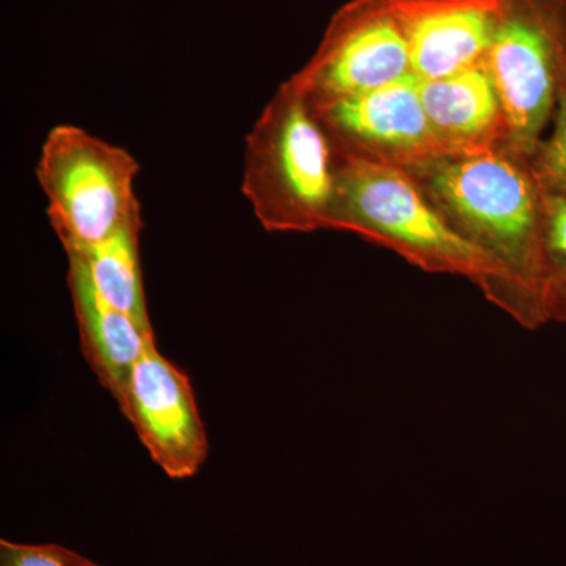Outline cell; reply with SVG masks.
I'll return each mask as SVG.
<instances>
[{
	"instance_id": "6da1fadb",
	"label": "cell",
	"mask_w": 566,
	"mask_h": 566,
	"mask_svg": "<svg viewBox=\"0 0 566 566\" xmlns=\"http://www.w3.org/2000/svg\"><path fill=\"white\" fill-rule=\"evenodd\" d=\"M433 191L485 249L506 281L515 279L535 326L547 319L543 292V193L520 166L490 151L441 164Z\"/></svg>"
},
{
	"instance_id": "7a4b0ae2",
	"label": "cell",
	"mask_w": 566,
	"mask_h": 566,
	"mask_svg": "<svg viewBox=\"0 0 566 566\" xmlns=\"http://www.w3.org/2000/svg\"><path fill=\"white\" fill-rule=\"evenodd\" d=\"M243 193L268 230L307 229L331 218V148L296 81L275 96L245 137Z\"/></svg>"
},
{
	"instance_id": "3957f363",
	"label": "cell",
	"mask_w": 566,
	"mask_h": 566,
	"mask_svg": "<svg viewBox=\"0 0 566 566\" xmlns=\"http://www.w3.org/2000/svg\"><path fill=\"white\" fill-rule=\"evenodd\" d=\"M139 170L132 153L80 126L57 125L48 133L36 178L65 252L102 243L142 218L134 192Z\"/></svg>"
},
{
	"instance_id": "277c9868",
	"label": "cell",
	"mask_w": 566,
	"mask_h": 566,
	"mask_svg": "<svg viewBox=\"0 0 566 566\" xmlns=\"http://www.w3.org/2000/svg\"><path fill=\"white\" fill-rule=\"evenodd\" d=\"M329 219L389 238L428 266L505 279L493 256L450 227L403 174L364 156L348 155L335 169Z\"/></svg>"
},
{
	"instance_id": "5b68a950",
	"label": "cell",
	"mask_w": 566,
	"mask_h": 566,
	"mask_svg": "<svg viewBox=\"0 0 566 566\" xmlns=\"http://www.w3.org/2000/svg\"><path fill=\"white\" fill-rule=\"evenodd\" d=\"M485 63L506 125L534 150L566 84V0H497Z\"/></svg>"
},
{
	"instance_id": "8992f818",
	"label": "cell",
	"mask_w": 566,
	"mask_h": 566,
	"mask_svg": "<svg viewBox=\"0 0 566 566\" xmlns=\"http://www.w3.org/2000/svg\"><path fill=\"white\" fill-rule=\"evenodd\" d=\"M412 74L411 54L389 0H356L335 14L322 48L297 76L308 103L357 95Z\"/></svg>"
},
{
	"instance_id": "52a82bcc",
	"label": "cell",
	"mask_w": 566,
	"mask_h": 566,
	"mask_svg": "<svg viewBox=\"0 0 566 566\" xmlns=\"http://www.w3.org/2000/svg\"><path fill=\"white\" fill-rule=\"evenodd\" d=\"M118 409L164 474H199L210 452L207 430L188 374L150 342L133 367Z\"/></svg>"
},
{
	"instance_id": "ba28073f",
	"label": "cell",
	"mask_w": 566,
	"mask_h": 566,
	"mask_svg": "<svg viewBox=\"0 0 566 566\" xmlns=\"http://www.w3.org/2000/svg\"><path fill=\"white\" fill-rule=\"evenodd\" d=\"M308 104L344 144L415 163L449 155L428 120L415 73L376 91Z\"/></svg>"
},
{
	"instance_id": "9c48e42d",
	"label": "cell",
	"mask_w": 566,
	"mask_h": 566,
	"mask_svg": "<svg viewBox=\"0 0 566 566\" xmlns=\"http://www.w3.org/2000/svg\"><path fill=\"white\" fill-rule=\"evenodd\" d=\"M420 81L442 80L485 62L497 0H389Z\"/></svg>"
},
{
	"instance_id": "30bf717a",
	"label": "cell",
	"mask_w": 566,
	"mask_h": 566,
	"mask_svg": "<svg viewBox=\"0 0 566 566\" xmlns=\"http://www.w3.org/2000/svg\"><path fill=\"white\" fill-rule=\"evenodd\" d=\"M69 289L82 354L99 385L118 403L134 365L147 345L156 340L155 331L147 329L104 301L84 266L70 256Z\"/></svg>"
},
{
	"instance_id": "8fae6325",
	"label": "cell",
	"mask_w": 566,
	"mask_h": 566,
	"mask_svg": "<svg viewBox=\"0 0 566 566\" xmlns=\"http://www.w3.org/2000/svg\"><path fill=\"white\" fill-rule=\"evenodd\" d=\"M431 128L449 155L486 151L504 117L485 62L434 81H420Z\"/></svg>"
},
{
	"instance_id": "7c38bea8",
	"label": "cell",
	"mask_w": 566,
	"mask_h": 566,
	"mask_svg": "<svg viewBox=\"0 0 566 566\" xmlns=\"http://www.w3.org/2000/svg\"><path fill=\"white\" fill-rule=\"evenodd\" d=\"M142 218L123 227L102 243L66 252L84 266L93 286L104 301L142 326L153 329L142 277L139 238Z\"/></svg>"
},
{
	"instance_id": "4fadbf2b",
	"label": "cell",
	"mask_w": 566,
	"mask_h": 566,
	"mask_svg": "<svg viewBox=\"0 0 566 566\" xmlns=\"http://www.w3.org/2000/svg\"><path fill=\"white\" fill-rule=\"evenodd\" d=\"M545 191V189H543ZM543 292L547 319L566 323V196L545 191Z\"/></svg>"
},
{
	"instance_id": "5bb4252c",
	"label": "cell",
	"mask_w": 566,
	"mask_h": 566,
	"mask_svg": "<svg viewBox=\"0 0 566 566\" xmlns=\"http://www.w3.org/2000/svg\"><path fill=\"white\" fill-rule=\"evenodd\" d=\"M539 180L545 191L566 196V84L554 114V129L538 151Z\"/></svg>"
},
{
	"instance_id": "9a60e30c",
	"label": "cell",
	"mask_w": 566,
	"mask_h": 566,
	"mask_svg": "<svg viewBox=\"0 0 566 566\" xmlns=\"http://www.w3.org/2000/svg\"><path fill=\"white\" fill-rule=\"evenodd\" d=\"M0 566H81L77 553L61 545H28L0 539Z\"/></svg>"
},
{
	"instance_id": "2e32d148",
	"label": "cell",
	"mask_w": 566,
	"mask_h": 566,
	"mask_svg": "<svg viewBox=\"0 0 566 566\" xmlns=\"http://www.w3.org/2000/svg\"><path fill=\"white\" fill-rule=\"evenodd\" d=\"M77 562H80L81 566H102L96 564V562L91 560V558L81 556V554H77Z\"/></svg>"
}]
</instances>
